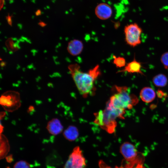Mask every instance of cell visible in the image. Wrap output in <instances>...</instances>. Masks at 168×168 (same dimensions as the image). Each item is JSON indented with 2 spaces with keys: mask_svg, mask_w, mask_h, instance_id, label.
<instances>
[{
  "mask_svg": "<svg viewBox=\"0 0 168 168\" xmlns=\"http://www.w3.org/2000/svg\"><path fill=\"white\" fill-rule=\"evenodd\" d=\"M125 41L130 46L134 47L141 43L142 29L138 24L134 23L128 25L124 28Z\"/></svg>",
  "mask_w": 168,
  "mask_h": 168,
  "instance_id": "5b68a950",
  "label": "cell"
},
{
  "mask_svg": "<svg viewBox=\"0 0 168 168\" xmlns=\"http://www.w3.org/2000/svg\"><path fill=\"white\" fill-rule=\"evenodd\" d=\"M0 103L6 111L12 112L17 110L21 105L19 93L15 91H7L3 93L0 98Z\"/></svg>",
  "mask_w": 168,
  "mask_h": 168,
  "instance_id": "277c9868",
  "label": "cell"
},
{
  "mask_svg": "<svg viewBox=\"0 0 168 168\" xmlns=\"http://www.w3.org/2000/svg\"><path fill=\"white\" fill-rule=\"evenodd\" d=\"M1 158L4 157L9 151V147L7 139L4 136H1Z\"/></svg>",
  "mask_w": 168,
  "mask_h": 168,
  "instance_id": "9a60e30c",
  "label": "cell"
},
{
  "mask_svg": "<svg viewBox=\"0 0 168 168\" xmlns=\"http://www.w3.org/2000/svg\"><path fill=\"white\" fill-rule=\"evenodd\" d=\"M113 63L117 68H119L124 67L126 65L125 58L120 56L116 57L115 56H114Z\"/></svg>",
  "mask_w": 168,
  "mask_h": 168,
  "instance_id": "2e32d148",
  "label": "cell"
},
{
  "mask_svg": "<svg viewBox=\"0 0 168 168\" xmlns=\"http://www.w3.org/2000/svg\"><path fill=\"white\" fill-rule=\"evenodd\" d=\"M83 49L82 42L78 39H73L69 41L67 49L69 53L72 56H77L81 53Z\"/></svg>",
  "mask_w": 168,
  "mask_h": 168,
  "instance_id": "30bf717a",
  "label": "cell"
},
{
  "mask_svg": "<svg viewBox=\"0 0 168 168\" xmlns=\"http://www.w3.org/2000/svg\"><path fill=\"white\" fill-rule=\"evenodd\" d=\"M14 168H30V164L26 161H20L15 164Z\"/></svg>",
  "mask_w": 168,
  "mask_h": 168,
  "instance_id": "ac0fdd59",
  "label": "cell"
},
{
  "mask_svg": "<svg viewBox=\"0 0 168 168\" xmlns=\"http://www.w3.org/2000/svg\"><path fill=\"white\" fill-rule=\"evenodd\" d=\"M39 25L40 26L42 27H44L46 25L45 23L43 22H40L39 23Z\"/></svg>",
  "mask_w": 168,
  "mask_h": 168,
  "instance_id": "44dd1931",
  "label": "cell"
},
{
  "mask_svg": "<svg viewBox=\"0 0 168 168\" xmlns=\"http://www.w3.org/2000/svg\"><path fill=\"white\" fill-rule=\"evenodd\" d=\"M64 138L69 141H75L77 138L79 133L77 128L74 126H70L63 132Z\"/></svg>",
  "mask_w": 168,
  "mask_h": 168,
  "instance_id": "4fadbf2b",
  "label": "cell"
},
{
  "mask_svg": "<svg viewBox=\"0 0 168 168\" xmlns=\"http://www.w3.org/2000/svg\"><path fill=\"white\" fill-rule=\"evenodd\" d=\"M142 67V63L136 60L134 56L132 61L128 63L124 69L117 72H127L130 73H137L144 75L141 70Z\"/></svg>",
  "mask_w": 168,
  "mask_h": 168,
  "instance_id": "9c48e42d",
  "label": "cell"
},
{
  "mask_svg": "<svg viewBox=\"0 0 168 168\" xmlns=\"http://www.w3.org/2000/svg\"><path fill=\"white\" fill-rule=\"evenodd\" d=\"M125 110L116 109L106 105L104 110L95 114L94 122L109 133L114 132L117 118L123 119Z\"/></svg>",
  "mask_w": 168,
  "mask_h": 168,
  "instance_id": "7a4b0ae2",
  "label": "cell"
},
{
  "mask_svg": "<svg viewBox=\"0 0 168 168\" xmlns=\"http://www.w3.org/2000/svg\"><path fill=\"white\" fill-rule=\"evenodd\" d=\"M85 159L80 147H76L70 155L64 168H85Z\"/></svg>",
  "mask_w": 168,
  "mask_h": 168,
  "instance_id": "8992f818",
  "label": "cell"
},
{
  "mask_svg": "<svg viewBox=\"0 0 168 168\" xmlns=\"http://www.w3.org/2000/svg\"><path fill=\"white\" fill-rule=\"evenodd\" d=\"M99 165L100 168H112L107 165L104 161L100 160L99 161ZM114 168H123L122 167H118L116 166Z\"/></svg>",
  "mask_w": 168,
  "mask_h": 168,
  "instance_id": "d6986e66",
  "label": "cell"
},
{
  "mask_svg": "<svg viewBox=\"0 0 168 168\" xmlns=\"http://www.w3.org/2000/svg\"><path fill=\"white\" fill-rule=\"evenodd\" d=\"M95 12L96 16L102 20H106L110 18L113 12L111 6L105 3L98 4L96 7Z\"/></svg>",
  "mask_w": 168,
  "mask_h": 168,
  "instance_id": "ba28073f",
  "label": "cell"
},
{
  "mask_svg": "<svg viewBox=\"0 0 168 168\" xmlns=\"http://www.w3.org/2000/svg\"><path fill=\"white\" fill-rule=\"evenodd\" d=\"M68 68L80 93L87 97L94 89L95 81L100 74L99 65H97L87 72L82 71L77 63L70 64Z\"/></svg>",
  "mask_w": 168,
  "mask_h": 168,
  "instance_id": "6da1fadb",
  "label": "cell"
},
{
  "mask_svg": "<svg viewBox=\"0 0 168 168\" xmlns=\"http://www.w3.org/2000/svg\"><path fill=\"white\" fill-rule=\"evenodd\" d=\"M114 94L111 97L107 105L112 108L125 110L132 107L137 102V98L128 92L126 86L114 87Z\"/></svg>",
  "mask_w": 168,
  "mask_h": 168,
  "instance_id": "3957f363",
  "label": "cell"
},
{
  "mask_svg": "<svg viewBox=\"0 0 168 168\" xmlns=\"http://www.w3.org/2000/svg\"><path fill=\"white\" fill-rule=\"evenodd\" d=\"M140 96L141 99L143 102L149 103L155 99L156 93L152 88L149 87H145L141 90Z\"/></svg>",
  "mask_w": 168,
  "mask_h": 168,
  "instance_id": "7c38bea8",
  "label": "cell"
},
{
  "mask_svg": "<svg viewBox=\"0 0 168 168\" xmlns=\"http://www.w3.org/2000/svg\"><path fill=\"white\" fill-rule=\"evenodd\" d=\"M160 61L165 69H168V51L163 53L160 58Z\"/></svg>",
  "mask_w": 168,
  "mask_h": 168,
  "instance_id": "e0dca14e",
  "label": "cell"
},
{
  "mask_svg": "<svg viewBox=\"0 0 168 168\" xmlns=\"http://www.w3.org/2000/svg\"><path fill=\"white\" fill-rule=\"evenodd\" d=\"M7 161L8 163H11L13 161V158L12 155L11 154L8 156H7L6 158Z\"/></svg>",
  "mask_w": 168,
  "mask_h": 168,
  "instance_id": "ffe728a7",
  "label": "cell"
},
{
  "mask_svg": "<svg viewBox=\"0 0 168 168\" xmlns=\"http://www.w3.org/2000/svg\"><path fill=\"white\" fill-rule=\"evenodd\" d=\"M152 81L156 86L163 87L167 85L168 79L165 75L163 73H159L153 77Z\"/></svg>",
  "mask_w": 168,
  "mask_h": 168,
  "instance_id": "5bb4252c",
  "label": "cell"
},
{
  "mask_svg": "<svg viewBox=\"0 0 168 168\" xmlns=\"http://www.w3.org/2000/svg\"><path fill=\"white\" fill-rule=\"evenodd\" d=\"M120 150L128 163L126 168H132L135 162L137 156V152L134 146L130 143L125 142L120 146Z\"/></svg>",
  "mask_w": 168,
  "mask_h": 168,
  "instance_id": "52a82bcc",
  "label": "cell"
},
{
  "mask_svg": "<svg viewBox=\"0 0 168 168\" xmlns=\"http://www.w3.org/2000/svg\"><path fill=\"white\" fill-rule=\"evenodd\" d=\"M46 128L50 134L57 135L62 132L63 127L58 119L54 118L48 122Z\"/></svg>",
  "mask_w": 168,
  "mask_h": 168,
  "instance_id": "8fae6325",
  "label": "cell"
}]
</instances>
